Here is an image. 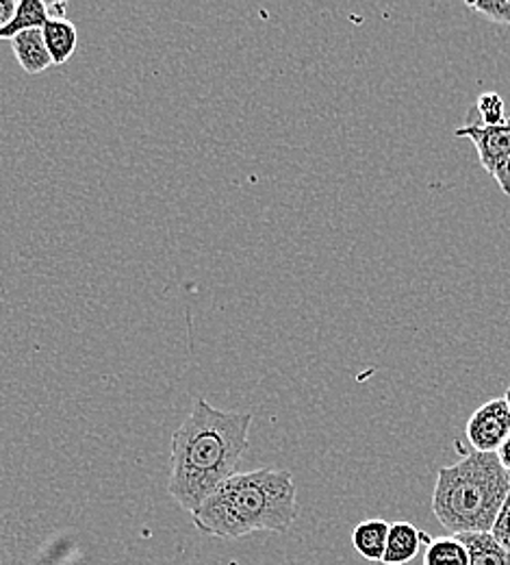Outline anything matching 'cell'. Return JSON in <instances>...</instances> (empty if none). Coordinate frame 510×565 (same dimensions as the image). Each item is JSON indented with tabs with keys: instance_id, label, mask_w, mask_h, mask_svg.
Here are the masks:
<instances>
[{
	"instance_id": "cell-2",
	"label": "cell",
	"mask_w": 510,
	"mask_h": 565,
	"mask_svg": "<svg viewBox=\"0 0 510 565\" xmlns=\"http://www.w3.org/2000/svg\"><path fill=\"white\" fill-rule=\"evenodd\" d=\"M297 515V490L290 470L235 472L194 513V526L219 540L290 531Z\"/></svg>"
},
{
	"instance_id": "cell-10",
	"label": "cell",
	"mask_w": 510,
	"mask_h": 565,
	"mask_svg": "<svg viewBox=\"0 0 510 565\" xmlns=\"http://www.w3.org/2000/svg\"><path fill=\"white\" fill-rule=\"evenodd\" d=\"M465 546L469 565H510V553L491 533L456 535Z\"/></svg>"
},
{
	"instance_id": "cell-3",
	"label": "cell",
	"mask_w": 510,
	"mask_h": 565,
	"mask_svg": "<svg viewBox=\"0 0 510 565\" xmlns=\"http://www.w3.org/2000/svg\"><path fill=\"white\" fill-rule=\"evenodd\" d=\"M509 492L510 475L498 455L471 450L438 470L433 513L452 535L491 533Z\"/></svg>"
},
{
	"instance_id": "cell-11",
	"label": "cell",
	"mask_w": 510,
	"mask_h": 565,
	"mask_svg": "<svg viewBox=\"0 0 510 565\" xmlns=\"http://www.w3.org/2000/svg\"><path fill=\"white\" fill-rule=\"evenodd\" d=\"M46 20H48V4L44 0H20L9 24L0 29V40L11 42L22 31L42 29Z\"/></svg>"
},
{
	"instance_id": "cell-12",
	"label": "cell",
	"mask_w": 510,
	"mask_h": 565,
	"mask_svg": "<svg viewBox=\"0 0 510 565\" xmlns=\"http://www.w3.org/2000/svg\"><path fill=\"white\" fill-rule=\"evenodd\" d=\"M424 565H469V557L458 537L449 535L431 542Z\"/></svg>"
},
{
	"instance_id": "cell-9",
	"label": "cell",
	"mask_w": 510,
	"mask_h": 565,
	"mask_svg": "<svg viewBox=\"0 0 510 565\" xmlns=\"http://www.w3.org/2000/svg\"><path fill=\"white\" fill-rule=\"evenodd\" d=\"M389 522L387 520H363L352 531V546L363 557L365 562H382L387 551V537H389Z\"/></svg>"
},
{
	"instance_id": "cell-4",
	"label": "cell",
	"mask_w": 510,
	"mask_h": 565,
	"mask_svg": "<svg viewBox=\"0 0 510 565\" xmlns=\"http://www.w3.org/2000/svg\"><path fill=\"white\" fill-rule=\"evenodd\" d=\"M467 441L478 452H498L510 435V409L504 398L487 401L465 428Z\"/></svg>"
},
{
	"instance_id": "cell-1",
	"label": "cell",
	"mask_w": 510,
	"mask_h": 565,
	"mask_svg": "<svg viewBox=\"0 0 510 565\" xmlns=\"http://www.w3.org/2000/svg\"><path fill=\"white\" fill-rule=\"evenodd\" d=\"M250 414L221 412L198 398L192 414L172 435L167 492L181 509L194 513L230 479L248 450Z\"/></svg>"
},
{
	"instance_id": "cell-14",
	"label": "cell",
	"mask_w": 510,
	"mask_h": 565,
	"mask_svg": "<svg viewBox=\"0 0 510 565\" xmlns=\"http://www.w3.org/2000/svg\"><path fill=\"white\" fill-rule=\"evenodd\" d=\"M467 9L485 15L496 24H510V0H487V2H467Z\"/></svg>"
},
{
	"instance_id": "cell-7",
	"label": "cell",
	"mask_w": 510,
	"mask_h": 565,
	"mask_svg": "<svg viewBox=\"0 0 510 565\" xmlns=\"http://www.w3.org/2000/svg\"><path fill=\"white\" fill-rule=\"evenodd\" d=\"M11 46H13V55H15L18 64L26 74H42L53 66L42 29L22 31L20 35H15L11 40Z\"/></svg>"
},
{
	"instance_id": "cell-15",
	"label": "cell",
	"mask_w": 510,
	"mask_h": 565,
	"mask_svg": "<svg viewBox=\"0 0 510 565\" xmlns=\"http://www.w3.org/2000/svg\"><path fill=\"white\" fill-rule=\"evenodd\" d=\"M491 535L507 548L510 553V492L493 522V529H491Z\"/></svg>"
},
{
	"instance_id": "cell-16",
	"label": "cell",
	"mask_w": 510,
	"mask_h": 565,
	"mask_svg": "<svg viewBox=\"0 0 510 565\" xmlns=\"http://www.w3.org/2000/svg\"><path fill=\"white\" fill-rule=\"evenodd\" d=\"M15 7H18L15 0H0V29L9 24V20L15 13Z\"/></svg>"
},
{
	"instance_id": "cell-13",
	"label": "cell",
	"mask_w": 510,
	"mask_h": 565,
	"mask_svg": "<svg viewBox=\"0 0 510 565\" xmlns=\"http://www.w3.org/2000/svg\"><path fill=\"white\" fill-rule=\"evenodd\" d=\"M476 109L480 116L482 127H496L502 125L509 116H507V103L498 92H485L478 96L476 100Z\"/></svg>"
},
{
	"instance_id": "cell-18",
	"label": "cell",
	"mask_w": 510,
	"mask_h": 565,
	"mask_svg": "<svg viewBox=\"0 0 510 565\" xmlns=\"http://www.w3.org/2000/svg\"><path fill=\"white\" fill-rule=\"evenodd\" d=\"M504 401H507V405H509L510 409V387L507 390V394H504Z\"/></svg>"
},
{
	"instance_id": "cell-8",
	"label": "cell",
	"mask_w": 510,
	"mask_h": 565,
	"mask_svg": "<svg viewBox=\"0 0 510 565\" xmlns=\"http://www.w3.org/2000/svg\"><path fill=\"white\" fill-rule=\"evenodd\" d=\"M48 55L55 66L70 62L78 44V31L68 18H48L42 26Z\"/></svg>"
},
{
	"instance_id": "cell-17",
	"label": "cell",
	"mask_w": 510,
	"mask_h": 565,
	"mask_svg": "<svg viewBox=\"0 0 510 565\" xmlns=\"http://www.w3.org/2000/svg\"><path fill=\"white\" fill-rule=\"evenodd\" d=\"M496 455H498V459H500L502 468H504V470L510 475V435L507 437V441L500 446V450H498Z\"/></svg>"
},
{
	"instance_id": "cell-6",
	"label": "cell",
	"mask_w": 510,
	"mask_h": 565,
	"mask_svg": "<svg viewBox=\"0 0 510 565\" xmlns=\"http://www.w3.org/2000/svg\"><path fill=\"white\" fill-rule=\"evenodd\" d=\"M424 540H428V535L422 533L411 522H395V524H391L389 526V537H387V551H384V557H382L380 564H411L417 557Z\"/></svg>"
},
{
	"instance_id": "cell-5",
	"label": "cell",
	"mask_w": 510,
	"mask_h": 565,
	"mask_svg": "<svg viewBox=\"0 0 510 565\" xmlns=\"http://www.w3.org/2000/svg\"><path fill=\"white\" fill-rule=\"evenodd\" d=\"M456 138L471 141L478 150V159L482 168L491 174L498 166L510 159V116L496 127H482L478 122H469L454 131Z\"/></svg>"
}]
</instances>
